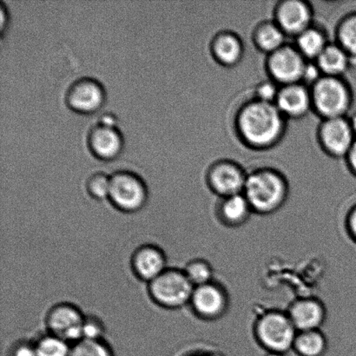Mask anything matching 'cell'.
<instances>
[{
	"mask_svg": "<svg viewBox=\"0 0 356 356\" xmlns=\"http://www.w3.org/2000/svg\"><path fill=\"white\" fill-rule=\"evenodd\" d=\"M248 173L238 163L220 159L209 165L205 180L209 190L225 198L243 193Z\"/></svg>",
	"mask_w": 356,
	"mask_h": 356,
	"instance_id": "cell-8",
	"label": "cell"
},
{
	"mask_svg": "<svg viewBox=\"0 0 356 356\" xmlns=\"http://www.w3.org/2000/svg\"><path fill=\"white\" fill-rule=\"evenodd\" d=\"M97 123L110 125V127H117L118 118L113 113H106L101 115L99 120Z\"/></svg>",
	"mask_w": 356,
	"mask_h": 356,
	"instance_id": "cell-36",
	"label": "cell"
},
{
	"mask_svg": "<svg viewBox=\"0 0 356 356\" xmlns=\"http://www.w3.org/2000/svg\"><path fill=\"white\" fill-rule=\"evenodd\" d=\"M347 229L348 233L356 243V205L352 208L347 218Z\"/></svg>",
	"mask_w": 356,
	"mask_h": 356,
	"instance_id": "cell-34",
	"label": "cell"
},
{
	"mask_svg": "<svg viewBox=\"0 0 356 356\" xmlns=\"http://www.w3.org/2000/svg\"><path fill=\"white\" fill-rule=\"evenodd\" d=\"M252 213L253 209L243 193L221 198L216 209L219 221L232 228L243 225Z\"/></svg>",
	"mask_w": 356,
	"mask_h": 356,
	"instance_id": "cell-19",
	"label": "cell"
},
{
	"mask_svg": "<svg viewBox=\"0 0 356 356\" xmlns=\"http://www.w3.org/2000/svg\"><path fill=\"white\" fill-rule=\"evenodd\" d=\"M265 356H285V355L280 353H274V352H268L267 355Z\"/></svg>",
	"mask_w": 356,
	"mask_h": 356,
	"instance_id": "cell-38",
	"label": "cell"
},
{
	"mask_svg": "<svg viewBox=\"0 0 356 356\" xmlns=\"http://www.w3.org/2000/svg\"><path fill=\"white\" fill-rule=\"evenodd\" d=\"M194 285L184 270L166 268L159 277L149 282V293L156 305L176 309L190 305Z\"/></svg>",
	"mask_w": 356,
	"mask_h": 356,
	"instance_id": "cell-5",
	"label": "cell"
},
{
	"mask_svg": "<svg viewBox=\"0 0 356 356\" xmlns=\"http://www.w3.org/2000/svg\"><path fill=\"white\" fill-rule=\"evenodd\" d=\"M86 316L78 307L61 302L49 310L45 319L49 333L74 344L83 339V324Z\"/></svg>",
	"mask_w": 356,
	"mask_h": 356,
	"instance_id": "cell-11",
	"label": "cell"
},
{
	"mask_svg": "<svg viewBox=\"0 0 356 356\" xmlns=\"http://www.w3.org/2000/svg\"><path fill=\"white\" fill-rule=\"evenodd\" d=\"M327 348L326 337L320 330L298 332L293 344V350L299 356H323Z\"/></svg>",
	"mask_w": 356,
	"mask_h": 356,
	"instance_id": "cell-23",
	"label": "cell"
},
{
	"mask_svg": "<svg viewBox=\"0 0 356 356\" xmlns=\"http://www.w3.org/2000/svg\"><path fill=\"white\" fill-rule=\"evenodd\" d=\"M104 325L101 320L94 316H86L83 324V339L102 340Z\"/></svg>",
	"mask_w": 356,
	"mask_h": 356,
	"instance_id": "cell-30",
	"label": "cell"
},
{
	"mask_svg": "<svg viewBox=\"0 0 356 356\" xmlns=\"http://www.w3.org/2000/svg\"><path fill=\"white\" fill-rule=\"evenodd\" d=\"M307 63L308 60L300 54L295 45L287 44L267 56L265 69L268 79L284 86L302 83Z\"/></svg>",
	"mask_w": 356,
	"mask_h": 356,
	"instance_id": "cell-7",
	"label": "cell"
},
{
	"mask_svg": "<svg viewBox=\"0 0 356 356\" xmlns=\"http://www.w3.org/2000/svg\"><path fill=\"white\" fill-rule=\"evenodd\" d=\"M87 145L90 152L101 160H113L120 154L124 138L118 127L97 123L90 129Z\"/></svg>",
	"mask_w": 356,
	"mask_h": 356,
	"instance_id": "cell-15",
	"label": "cell"
},
{
	"mask_svg": "<svg viewBox=\"0 0 356 356\" xmlns=\"http://www.w3.org/2000/svg\"><path fill=\"white\" fill-rule=\"evenodd\" d=\"M190 305L195 315L207 321L222 318L229 308V296L221 285L212 282L195 287Z\"/></svg>",
	"mask_w": 356,
	"mask_h": 356,
	"instance_id": "cell-13",
	"label": "cell"
},
{
	"mask_svg": "<svg viewBox=\"0 0 356 356\" xmlns=\"http://www.w3.org/2000/svg\"><path fill=\"white\" fill-rule=\"evenodd\" d=\"M315 62L323 76L343 78L352 68L350 55L337 43H330Z\"/></svg>",
	"mask_w": 356,
	"mask_h": 356,
	"instance_id": "cell-21",
	"label": "cell"
},
{
	"mask_svg": "<svg viewBox=\"0 0 356 356\" xmlns=\"http://www.w3.org/2000/svg\"><path fill=\"white\" fill-rule=\"evenodd\" d=\"M131 266L139 279L151 282L166 270V257L160 248L146 244L135 251Z\"/></svg>",
	"mask_w": 356,
	"mask_h": 356,
	"instance_id": "cell-18",
	"label": "cell"
},
{
	"mask_svg": "<svg viewBox=\"0 0 356 356\" xmlns=\"http://www.w3.org/2000/svg\"><path fill=\"white\" fill-rule=\"evenodd\" d=\"M344 159L348 170L356 177V139Z\"/></svg>",
	"mask_w": 356,
	"mask_h": 356,
	"instance_id": "cell-33",
	"label": "cell"
},
{
	"mask_svg": "<svg viewBox=\"0 0 356 356\" xmlns=\"http://www.w3.org/2000/svg\"><path fill=\"white\" fill-rule=\"evenodd\" d=\"M10 356H37L35 344L28 341H19L13 348Z\"/></svg>",
	"mask_w": 356,
	"mask_h": 356,
	"instance_id": "cell-32",
	"label": "cell"
},
{
	"mask_svg": "<svg viewBox=\"0 0 356 356\" xmlns=\"http://www.w3.org/2000/svg\"><path fill=\"white\" fill-rule=\"evenodd\" d=\"M121 211L132 213L145 207L148 199L147 186L137 173L120 170L111 175L109 198Z\"/></svg>",
	"mask_w": 356,
	"mask_h": 356,
	"instance_id": "cell-6",
	"label": "cell"
},
{
	"mask_svg": "<svg viewBox=\"0 0 356 356\" xmlns=\"http://www.w3.org/2000/svg\"><path fill=\"white\" fill-rule=\"evenodd\" d=\"M273 20L286 36L295 38L313 26V7L303 0H282L275 7Z\"/></svg>",
	"mask_w": 356,
	"mask_h": 356,
	"instance_id": "cell-12",
	"label": "cell"
},
{
	"mask_svg": "<svg viewBox=\"0 0 356 356\" xmlns=\"http://www.w3.org/2000/svg\"><path fill=\"white\" fill-rule=\"evenodd\" d=\"M323 76V72H321L318 65H316L315 61H308L303 72L302 83L308 87H312L318 81V80Z\"/></svg>",
	"mask_w": 356,
	"mask_h": 356,
	"instance_id": "cell-31",
	"label": "cell"
},
{
	"mask_svg": "<svg viewBox=\"0 0 356 356\" xmlns=\"http://www.w3.org/2000/svg\"><path fill=\"white\" fill-rule=\"evenodd\" d=\"M192 356H206V355H192Z\"/></svg>",
	"mask_w": 356,
	"mask_h": 356,
	"instance_id": "cell-39",
	"label": "cell"
},
{
	"mask_svg": "<svg viewBox=\"0 0 356 356\" xmlns=\"http://www.w3.org/2000/svg\"><path fill=\"white\" fill-rule=\"evenodd\" d=\"M287 121L275 104L252 99L236 111V134L246 147L268 151L280 144L287 131Z\"/></svg>",
	"mask_w": 356,
	"mask_h": 356,
	"instance_id": "cell-1",
	"label": "cell"
},
{
	"mask_svg": "<svg viewBox=\"0 0 356 356\" xmlns=\"http://www.w3.org/2000/svg\"><path fill=\"white\" fill-rule=\"evenodd\" d=\"M184 271L194 287L212 282L214 277L211 265L204 259H194L188 261Z\"/></svg>",
	"mask_w": 356,
	"mask_h": 356,
	"instance_id": "cell-26",
	"label": "cell"
},
{
	"mask_svg": "<svg viewBox=\"0 0 356 356\" xmlns=\"http://www.w3.org/2000/svg\"><path fill=\"white\" fill-rule=\"evenodd\" d=\"M257 343L267 352L286 354L293 350L298 331L288 313L270 310L257 320L254 327Z\"/></svg>",
	"mask_w": 356,
	"mask_h": 356,
	"instance_id": "cell-4",
	"label": "cell"
},
{
	"mask_svg": "<svg viewBox=\"0 0 356 356\" xmlns=\"http://www.w3.org/2000/svg\"><path fill=\"white\" fill-rule=\"evenodd\" d=\"M111 176L104 172H96L86 180V190L97 200L109 198Z\"/></svg>",
	"mask_w": 356,
	"mask_h": 356,
	"instance_id": "cell-28",
	"label": "cell"
},
{
	"mask_svg": "<svg viewBox=\"0 0 356 356\" xmlns=\"http://www.w3.org/2000/svg\"><path fill=\"white\" fill-rule=\"evenodd\" d=\"M280 86L270 79L258 83L254 90L253 99L261 102L275 104L277 101Z\"/></svg>",
	"mask_w": 356,
	"mask_h": 356,
	"instance_id": "cell-29",
	"label": "cell"
},
{
	"mask_svg": "<svg viewBox=\"0 0 356 356\" xmlns=\"http://www.w3.org/2000/svg\"><path fill=\"white\" fill-rule=\"evenodd\" d=\"M295 47L308 61H316L330 42L325 31L315 24L295 38Z\"/></svg>",
	"mask_w": 356,
	"mask_h": 356,
	"instance_id": "cell-22",
	"label": "cell"
},
{
	"mask_svg": "<svg viewBox=\"0 0 356 356\" xmlns=\"http://www.w3.org/2000/svg\"><path fill=\"white\" fill-rule=\"evenodd\" d=\"M106 92L103 83L92 76H81L73 81L66 90L65 100L70 109L79 113H92L106 102Z\"/></svg>",
	"mask_w": 356,
	"mask_h": 356,
	"instance_id": "cell-10",
	"label": "cell"
},
{
	"mask_svg": "<svg viewBox=\"0 0 356 356\" xmlns=\"http://www.w3.org/2000/svg\"><path fill=\"white\" fill-rule=\"evenodd\" d=\"M9 22V13L5 2L0 0V31L1 34L5 33L7 26Z\"/></svg>",
	"mask_w": 356,
	"mask_h": 356,
	"instance_id": "cell-35",
	"label": "cell"
},
{
	"mask_svg": "<svg viewBox=\"0 0 356 356\" xmlns=\"http://www.w3.org/2000/svg\"><path fill=\"white\" fill-rule=\"evenodd\" d=\"M209 51L218 65L232 68L243 60L244 44L238 34L232 31H221L212 38Z\"/></svg>",
	"mask_w": 356,
	"mask_h": 356,
	"instance_id": "cell-16",
	"label": "cell"
},
{
	"mask_svg": "<svg viewBox=\"0 0 356 356\" xmlns=\"http://www.w3.org/2000/svg\"><path fill=\"white\" fill-rule=\"evenodd\" d=\"M348 121H350L352 131H353L354 134L356 138V111H355V113L352 114L351 116L348 117Z\"/></svg>",
	"mask_w": 356,
	"mask_h": 356,
	"instance_id": "cell-37",
	"label": "cell"
},
{
	"mask_svg": "<svg viewBox=\"0 0 356 356\" xmlns=\"http://www.w3.org/2000/svg\"><path fill=\"white\" fill-rule=\"evenodd\" d=\"M316 138L323 152L337 159H345L356 139L348 117L322 120Z\"/></svg>",
	"mask_w": 356,
	"mask_h": 356,
	"instance_id": "cell-9",
	"label": "cell"
},
{
	"mask_svg": "<svg viewBox=\"0 0 356 356\" xmlns=\"http://www.w3.org/2000/svg\"><path fill=\"white\" fill-rule=\"evenodd\" d=\"M310 92L312 111L322 120L347 117L353 106V90L344 78L323 76Z\"/></svg>",
	"mask_w": 356,
	"mask_h": 356,
	"instance_id": "cell-3",
	"label": "cell"
},
{
	"mask_svg": "<svg viewBox=\"0 0 356 356\" xmlns=\"http://www.w3.org/2000/svg\"><path fill=\"white\" fill-rule=\"evenodd\" d=\"M275 104L286 120H301L313 111L310 88L302 83L281 86Z\"/></svg>",
	"mask_w": 356,
	"mask_h": 356,
	"instance_id": "cell-14",
	"label": "cell"
},
{
	"mask_svg": "<svg viewBox=\"0 0 356 356\" xmlns=\"http://www.w3.org/2000/svg\"><path fill=\"white\" fill-rule=\"evenodd\" d=\"M287 36L284 31L272 20H264L253 31L252 41L258 51L266 56L284 47Z\"/></svg>",
	"mask_w": 356,
	"mask_h": 356,
	"instance_id": "cell-20",
	"label": "cell"
},
{
	"mask_svg": "<svg viewBox=\"0 0 356 356\" xmlns=\"http://www.w3.org/2000/svg\"><path fill=\"white\" fill-rule=\"evenodd\" d=\"M37 356H70L72 346L67 341L49 333L35 341Z\"/></svg>",
	"mask_w": 356,
	"mask_h": 356,
	"instance_id": "cell-25",
	"label": "cell"
},
{
	"mask_svg": "<svg viewBox=\"0 0 356 356\" xmlns=\"http://www.w3.org/2000/svg\"><path fill=\"white\" fill-rule=\"evenodd\" d=\"M289 193L288 181L277 170L264 167L248 174L243 195L257 214L277 212L287 201Z\"/></svg>",
	"mask_w": 356,
	"mask_h": 356,
	"instance_id": "cell-2",
	"label": "cell"
},
{
	"mask_svg": "<svg viewBox=\"0 0 356 356\" xmlns=\"http://www.w3.org/2000/svg\"><path fill=\"white\" fill-rule=\"evenodd\" d=\"M70 356H113L109 345L103 340L82 339L72 344Z\"/></svg>",
	"mask_w": 356,
	"mask_h": 356,
	"instance_id": "cell-27",
	"label": "cell"
},
{
	"mask_svg": "<svg viewBox=\"0 0 356 356\" xmlns=\"http://www.w3.org/2000/svg\"><path fill=\"white\" fill-rule=\"evenodd\" d=\"M336 43L347 52L352 60V68L356 66V10L346 14L336 28Z\"/></svg>",
	"mask_w": 356,
	"mask_h": 356,
	"instance_id": "cell-24",
	"label": "cell"
},
{
	"mask_svg": "<svg viewBox=\"0 0 356 356\" xmlns=\"http://www.w3.org/2000/svg\"><path fill=\"white\" fill-rule=\"evenodd\" d=\"M288 315L298 332L319 330L326 318L323 303L316 298L296 300L289 307Z\"/></svg>",
	"mask_w": 356,
	"mask_h": 356,
	"instance_id": "cell-17",
	"label": "cell"
}]
</instances>
